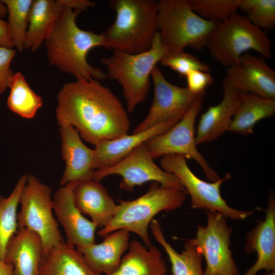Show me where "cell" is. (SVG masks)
Returning <instances> with one entry per match:
<instances>
[{
  "label": "cell",
  "instance_id": "obj_1",
  "mask_svg": "<svg viewBox=\"0 0 275 275\" xmlns=\"http://www.w3.org/2000/svg\"><path fill=\"white\" fill-rule=\"evenodd\" d=\"M59 126L70 125L95 146L128 134L130 120L119 99L99 80L78 78L65 83L57 95Z\"/></svg>",
  "mask_w": 275,
  "mask_h": 275
},
{
  "label": "cell",
  "instance_id": "obj_2",
  "mask_svg": "<svg viewBox=\"0 0 275 275\" xmlns=\"http://www.w3.org/2000/svg\"><path fill=\"white\" fill-rule=\"evenodd\" d=\"M80 12L63 7L62 12L44 41L49 63L76 79L103 80L108 77L102 70L87 61L89 52L102 47V36L81 29L76 19Z\"/></svg>",
  "mask_w": 275,
  "mask_h": 275
},
{
  "label": "cell",
  "instance_id": "obj_3",
  "mask_svg": "<svg viewBox=\"0 0 275 275\" xmlns=\"http://www.w3.org/2000/svg\"><path fill=\"white\" fill-rule=\"evenodd\" d=\"M109 5L116 19L101 33L102 47L129 53L148 50L158 32V1L112 0Z\"/></svg>",
  "mask_w": 275,
  "mask_h": 275
},
{
  "label": "cell",
  "instance_id": "obj_4",
  "mask_svg": "<svg viewBox=\"0 0 275 275\" xmlns=\"http://www.w3.org/2000/svg\"><path fill=\"white\" fill-rule=\"evenodd\" d=\"M187 193L181 189L165 187L152 182L148 190L130 201L119 200L116 213L111 222L100 229L98 235L104 237L109 233L124 229L138 235L147 247L151 245L148 228L157 214L174 210L184 202Z\"/></svg>",
  "mask_w": 275,
  "mask_h": 275
},
{
  "label": "cell",
  "instance_id": "obj_5",
  "mask_svg": "<svg viewBox=\"0 0 275 275\" xmlns=\"http://www.w3.org/2000/svg\"><path fill=\"white\" fill-rule=\"evenodd\" d=\"M168 54L157 32L146 51L137 53L113 51L111 56L100 60L106 66L108 77L122 87L127 113H131L146 98L152 70Z\"/></svg>",
  "mask_w": 275,
  "mask_h": 275
},
{
  "label": "cell",
  "instance_id": "obj_6",
  "mask_svg": "<svg viewBox=\"0 0 275 275\" xmlns=\"http://www.w3.org/2000/svg\"><path fill=\"white\" fill-rule=\"evenodd\" d=\"M219 22L206 20L191 8L188 0L158 1L157 31L169 53L206 46Z\"/></svg>",
  "mask_w": 275,
  "mask_h": 275
},
{
  "label": "cell",
  "instance_id": "obj_7",
  "mask_svg": "<svg viewBox=\"0 0 275 275\" xmlns=\"http://www.w3.org/2000/svg\"><path fill=\"white\" fill-rule=\"evenodd\" d=\"M211 57L228 68L236 64L250 50L264 58L271 56V42L265 32L236 12L219 23L206 44Z\"/></svg>",
  "mask_w": 275,
  "mask_h": 275
},
{
  "label": "cell",
  "instance_id": "obj_8",
  "mask_svg": "<svg viewBox=\"0 0 275 275\" xmlns=\"http://www.w3.org/2000/svg\"><path fill=\"white\" fill-rule=\"evenodd\" d=\"M19 204L18 229H28L39 235L43 243V257L65 241L53 216L51 188L49 186L35 175H28Z\"/></svg>",
  "mask_w": 275,
  "mask_h": 275
},
{
  "label": "cell",
  "instance_id": "obj_9",
  "mask_svg": "<svg viewBox=\"0 0 275 275\" xmlns=\"http://www.w3.org/2000/svg\"><path fill=\"white\" fill-rule=\"evenodd\" d=\"M161 168L175 175L190 198L191 206L196 209L216 212L233 220H243L252 215L254 210L243 211L229 206L221 194V187L231 175L227 173L215 181L207 182L197 177L190 170L186 157L180 154L161 157Z\"/></svg>",
  "mask_w": 275,
  "mask_h": 275
},
{
  "label": "cell",
  "instance_id": "obj_10",
  "mask_svg": "<svg viewBox=\"0 0 275 275\" xmlns=\"http://www.w3.org/2000/svg\"><path fill=\"white\" fill-rule=\"evenodd\" d=\"M204 95H197L189 109L175 125L145 143L154 159L170 154L184 155L196 161L208 179L215 181L220 178L198 150L195 138L196 120L202 109Z\"/></svg>",
  "mask_w": 275,
  "mask_h": 275
},
{
  "label": "cell",
  "instance_id": "obj_11",
  "mask_svg": "<svg viewBox=\"0 0 275 275\" xmlns=\"http://www.w3.org/2000/svg\"><path fill=\"white\" fill-rule=\"evenodd\" d=\"M207 223L198 226L195 238L189 239L206 261L204 275H240L230 250L232 228L222 214L207 211Z\"/></svg>",
  "mask_w": 275,
  "mask_h": 275
},
{
  "label": "cell",
  "instance_id": "obj_12",
  "mask_svg": "<svg viewBox=\"0 0 275 275\" xmlns=\"http://www.w3.org/2000/svg\"><path fill=\"white\" fill-rule=\"evenodd\" d=\"M112 175L121 176L120 187L128 191H132L135 186L146 182H156L163 186L179 189L186 193L175 175L166 172L154 162L145 143L114 165L95 171L92 180L100 182Z\"/></svg>",
  "mask_w": 275,
  "mask_h": 275
},
{
  "label": "cell",
  "instance_id": "obj_13",
  "mask_svg": "<svg viewBox=\"0 0 275 275\" xmlns=\"http://www.w3.org/2000/svg\"><path fill=\"white\" fill-rule=\"evenodd\" d=\"M153 99L145 118L137 125L132 133L146 130L158 124L179 121L189 109L197 95L186 87L170 82L160 68L156 66L152 70Z\"/></svg>",
  "mask_w": 275,
  "mask_h": 275
},
{
  "label": "cell",
  "instance_id": "obj_14",
  "mask_svg": "<svg viewBox=\"0 0 275 275\" xmlns=\"http://www.w3.org/2000/svg\"><path fill=\"white\" fill-rule=\"evenodd\" d=\"M224 79L240 92L275 99V71L262 56L244 53L236 64L227 68Z\"/></svg>",
  "mask_w": 275,
  "mask_h": 275
},
{
  "label": "cell",
  "instance_id": "obj_15",
  "mask_svg": "<svg viewBox=\"0 0 275 275\" xmlns=\"http://www.w3.org/2000/svg\"><path fill=\"white\" fill-rule=\"evenodd\" d=\"M77 182L61 186L52 197L53 210L62 226L66 242L75 248L95 243L97 227L76 208L73 200V189Z\"/></svg>",
  "mask_w": 275,
  "mask_h": 275
},
{
  "label": "cell",
  "instance_id": "obj_16",
  "mask_svg": "<svg viewBox=\"0 0 275 275\" xmlns=\"http://www.w3.org/2000/svg\"><path fill=\"white\" fill-rule=\"evenodd\" d=\"M60 127L61 154L65 161V169L60 181L61 186L71 182L92 180L94 149L82 142L78 131L70 125Z\"/></svg>",
  "mask_w": 275,
  "mask_h": 275
},
{
  "label": "cell",
  "instance_id": "obj_17",
  "mask_svg": "<svg viewBox=\"0 0 275 275\" xmlns=\"http://www.w3.org/2000/svg\"><path fill=\"white\" fill-rule=\"evenodd\" d=\"M244 251L255 252L257 259L242 275H257L262 270H275V200L273 194L269 197L265 218L246 235Z\"/></svg>",
  "mask_w": 275,
  "mask_h": 275
},
{
  "label": "cell",
  "instance_id": "obj_18",
  "mask_svg": "<svg viewBox=\"0 0 275 275\" xmlns=\"http://www.w3.org/2000/svg\"><path fill=\"white\" fill-rule=\"evenodd\" d=\"M221 101L210 106L201 116L196 130L197 144L209 143L228 130L241 98V92L230 86L224 79Z\"/></svg>",
  "mask_w": 275,
  "mask_h": 275
},
{
  "label": "cell",
  "instance_id": "obj_19",
  "mask_svg": "<svg viewBox=\"0 0 275 275\" xmlns=\"http://www.w3.org/2000/svg\"><path fill=\"white\" fill-rule=\"evenodd\" d=\"M73 196L78 210L89 216L100 229L105 227L116 213L118 204L100 182L93 180L77 182Z\"/></svg>",
  "mask_w": 275,
  "mask_h": 275
},
{
  "label": "cell",
  "instance_id": "obj_20",
  "mask_svg": "<svg viewBox=\"0 0 275 275\" xmlns=\"http://www.w3.org/2000/svg\"><path fill=\"white\" fill-rule=\"evenodd\" d=\"M179 121L172 120L158 124L146 130L103 141L95 146L94 169L108 168L129 154L136 147L154 136L168 130Z\"/></svg>",
  "mask_w": 275,
  "mask_h": 275
},
{
  "label": "cell",
  "instance_id": "obj_21",
  "mask_svg": "<svg viewBox=\"0 0 275 275\" xmlns=\"http://www.w3.org/2000/svg\"><path fill=\"white\" fill-rule=\"evenodd\" d=\"M43 256L41 237L22 228L18 229L8 242L4 259L13 264L15 275H39Z\"/></svg>",
  "mask_w": 275,
  "mask_h": 275
},
{
  "label": "cell",
  "instance_id": "obj_22",
  "mask_svg": "<svg viewBox=\"0 0 275 275\" xmlns=\"http://www.w3.org/2000/svg\"><path fill=\"white\" fill-rule=\"evenodd\" d=\"M129 242L130 232L119 229L106 235L100 243L76 249L94 269L108 275L118 267L127 251Z\"/></svg>",
  "mask_w": 275,
  "mask_h": 275
},
{
  "label": "cell",
  "instance_id": "obj_23",
  "mask_svg": "<svg viewBox=\"0 0 275 275\" xmlns=\"http://www.w3.org/2000/svg\"><path fill=\"white\" fill-rule=\"evenodd\" d=\"M168 269L160 250L146 246L140 241H130L126 253L117 269L108 275H167Z\"/></svg>",
  "mask_w": 275,
  "mask_h": 275
},
{
  "label": "cell",
  "instance_id": "obj_24",
  "mask_svg": "<svg viewBox=\"0 0 275 275\" xmlns=\"http://www.w3.org/2000/svg\"><path fill=\"white\" fill-rule=\"evenodd\" d=\"M39 275H102L94 269L76 248L65 241L42 259Z\"/></svg>",
  "mask_w": 275,
  "mask_h": 275
},
{
  "label": "cell",
  "instance_id": "obj_25",
  "mask_svg": "<svg viewBox=\"0 0 275 275\" xmlns=\"http://www.w3.org/2000/svg\"><path fill=\"white\" fill-rule=\"evenodd\" d=\"M63 9L60 0L33 1L24 49L36 51L49 35Z\"/></svg>",
  "mask_w": 275,
  "mask_h": 275
},
{
  "label": "cell",
  "instance_id": "obj_26",
  "mask_svg": "<svg viewBox=\"0 0 275 275\" xmlns=\"http://www.w3.org/2000/svg\"><path fill=\"white\" fill-rule=\"evenodd\" d=\"M275 114V99L264 98L241 92L240 103L233 116L228 130L243 135L253 132L256 124Z\"/></svg>",
  "mask_w": 275,
  "mask_h": 275
},
{
  "label": "cell",
  "instance_id": "obj_27",
  "mask_svg": "<svg viewBox=\"0 0 275 275\" xmlns=\"http://www.w3.org/2000/svg\"><path fill=\"white\" fill-rule=\"evenodd\" d=\"M149 227L154 239L168 255L172 275H204L203 256L190 239L185 242L183 250L178 253L167 241L159 221L153 219Z\"/></svg>",
  "mask_w": 275,
  "mask_h": 275
},
{
  "label": "cell",
  "instance_id": "obj_28",
  "mask_svg": "<svg viewBox=\"0 0 275 275\" xmlns=\"http://www.w3.org/2000/svg\"><path fill=\"white\" fill-rule=\"evenodd\" d=\"M9 88L7 106L9 109L22 118H34L43 100L32 89L20 72L14 73Z\"/></svg>",
  "mask_w": 275,
  "mask_h": 275
},
{
  "label": "cell",
  "instance_id": "obj_29",
  "mask_svg": "<svg viewBox=\"0 0 275 275\" xmlns=\"http://www.w3.org/2000/svg\"><path fill=\"white\" fill-rule=\"evenodd\" d=\"M28 174L22 175L8 197L0 195V258L4 259L6 247L17 228V210Z\"/></svg>",
  "mask_w": 275,
  "mask_h": 275
},
{
  "label": "cell",
  "instance_id": "obj_30",
  "mask_svg": "<svg viewBox=\"0 0 275 275\" xmlns=\"http://www.w3.org/2000/svg\"><path fill=\"white\" fill-rule=\"evenodd\" d=\"M8 10V24L14 47L21 52L24 49L25 36L32 0H2Z\"/></svg>",
  "mask_w": 275,
  "mask_h": 275
},
{
  "label": "cell",
  "instance_id": "obj_31",
  "mask_svg": "<svg viewBox=\"0 0 275 275\" xmlns=\"http://www.w3.org/2000/svg\"><path fill=\"white\" fill-rule=\"evenodd\" d=\"M193 9L203 18L222 22L237 12L240 0H188Z\"/></svg>",
  "mask_w": 275,
  "mask_h": 275
},
{
  "label": "cell",
  "instance_id": "obj_32",
  "mask_svg": "<svg viewBox=\"0 0 275 275\" xmlns=\"http://www.w3.org/2000/svg\"><path fill=\"white\" fill-rule=\"evenodd\" d=\"M238 9L262 30H271L275 26L274 0H240Z\"/></svg>",
  "mask_w": 275,
  "mask_h": 275
},
{
  "label": "cell",
  "instance_id": "obj_33",
  "mask_svg": "<svg viewBox=\"0 0 275 275\" xmlns=\"http://www.w3.org/2000/svg\"><path fill=\"white\" fill-rule=\"evenodd\" d=\"M162 66L169 67L180 76H184L194 70L210 72V66L198 59L192 54L183 51L171 53L160 62Z\"/></svg>",
  "mask_w": 275,
  "mask_h": 275
},
{
  "label": "cell",
  "instance_id": "obj_34",
  "mask_svg": "<svg viewBox=\"0 0 275 275\" xmlns=\"http://www.w3.org/2000/svg\"><path fill=\"white\" fill-rule=\"evenodd\" d=\"M16 54L13 48L0 47V95L10 87L14 74L11 64Z\"/></svg>",
  "mask_w": 275,
  "mask_h": 275
},
{
  "label": "cell",
  "instance_id": "obj_35",
  "mask_svg": "<svg viewBox=\"0 0 275 275\" xmlns=\"http://www.w3.org/2000/svg\"><path fill=\"white\" fill-rule=\"evenodd\" d=\"M187 88L195 95L205 94V89L213 81V78L208 72L201 70H194L185 76Z\"/></svg>",
  "mask_w": 275,
  "mask_h": 275
},
{
  "label": "cell",
  "instance_id": "obj_36",
  "mask_svg": "<svg viewBox=\"0 0 275 275\" xmlns=\"http://www.w3.org/2000/svg\"><path fill=\"white\" fill-rule=\"evenodd\" d=\"M64 7L81 12L95 6V2L89 0H60Z\"/></svg>",
  "mask_w": 275,
  "mask_h": 275
},
{
  "label": "cell",
  "instance_id": "obj_37",
  "mask_svg": "<svg viewBox=\"0 0 275 275\" xmlns=\"http://www.w3.org/2000/svg\"><path fill=\"white\" fill-rule=\"evenodd\" d=\"M0 47L13 48L8 22L0 18Z\"/></svg>",
  "mask_w": 275,
  "mask_h": 275
},
{
  "label": "cell",
  "instance_id": "obj_38",
  "mask_svg": "<svg viewBox=\"0 0 275 275\" xmlns=\"http://www.w3.org/2000/svg\"><path fill=\"white\" fill-rule=\"evenodd\" d=\"M0 275H15L13 264L1 258Z\"/></svg>",
  "mask_w": 275,
  "mask_h": 275
},
{
  "label": "cell",
  "instance_id": "obj_39",
  "mask_svg": "<svg viewBox=\"0 0 275 275\" xmlns=\"http://www.w3.org/2000/svg\"><path fill=\"white\" fill-rule=\"evenodd\" d=\"M8 14V10L5 5L0 1V18L5 17Z\"/></svg>",
  "mask_w": 275,
  "mask_h": 275
},
{
  "label": "cell",
  "instance_id": "obj_40",
  "mask_svg": "<svg viewBox=\"0 0 275 275\" xmlns=\"http://www.w3.org/2000/svg\"><path fill=\"white\" fill-rule=\"evenodd\" d=\"M264 275H275V270L270 272H267Z\"/></svg>",
  "mask_w": 275,
  "mask_h": 275
}]
</instances>
